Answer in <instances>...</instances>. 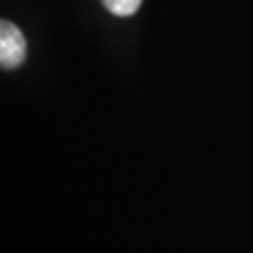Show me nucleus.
I'll use <instances>...</instances> for the list:
<instances>
[{
    "label": "nucleus",
    "mask_w": 253,
    "mask_h": 253,
    "mask_svg": "<svg viewBox=\"0 0 253 253\" xmlns=\"http://www.w3.org/2000/svg\"><path fill=\"white\" fill-rule=\"evenodd\" d=\"M101 2L110 13L118 15V17H129L139 9L141 0H101Z\"/></svg>",
    "instance_id": "2"
},
{
    "label": "nucleus",
    "mask_w": 253,
    "mask_h": 253,
    "mask_svg": "<svg viewBox=\"0 0 253 253\" xmlns=\"http://www.w3.org/2000/svg\"><path fill=\"white\" fill-rule=\"evenodd\" d=\"M26 38L19 32L17 26H13L11 21L0 23V63L4 70L19 68L23 59H26Z\"/></svg>",
    "instance_id": "1"
}]
</instances>
